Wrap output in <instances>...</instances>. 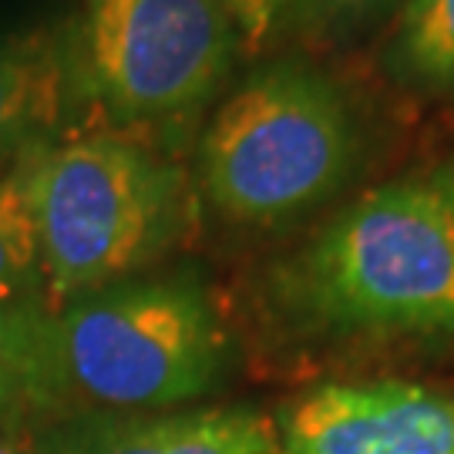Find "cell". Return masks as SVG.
Masks as SVG:
<instances>
[{
  "mask_svg": "<svg viewBox=\"0 0 454 454\" xmlns=\"http://www.w3.org/2000/svg\"><path fill=\"white\" fill-rule=\"evenodd\" d=\"M407 0H290L286 31L307 41L340 44L377 27L384 17L397 14Z\"/></svg>",
  "mask_w": 454,
  "mask_h": 454,
  "instance_id": "7c38bea8",
  "label": "cell"
},
{
  "mask_svg": "<svg viewBox=\"0 0 454 454\" xmlns=\"http://www.w3.org/2000/svg\"><path fill=\"white\" fill-rule=\"evenodd\" d=\"M88 108L67 27H0V179L34 152L61 142Z\"/></svg>",
  "mask_w": 454,
  "mask_h": 454,
  "instance_id": "ba28073f",
  "label": "cell"
},
{
  "mask_svg": "<svg viewBox=\"0 0 454 454\" xmlns=\"http://www.w3.org/2000/svg\"><path fill=\"white\" fill-rule=\"evenodd\" d=\"M67 34L84 105L118 129L185 125L243 51L212 0H82Z\"/></svg>",
  "mask_w": 454,
  "mask_h": 454,
  "instance_id": "5b68a950",
  "label": "cell"
},
{
  "mask_svg": "<svg viewBox=\"0 0 454 454\" xmlns=\"http://www.w3.org/2000/svg\"><path fill=\"white\" fill-rule=\"evenodd\" d=\"M387 78L421 95H454V0H407L384 51Z\"/></svg>",
  "mask_w": 454,
  "mask_h": 454,
  "instance_id": "30bf717a",
  "label": "cell"
},
{
  "mask_svg": "<svg viewBox=\"0 0 454 454\" xmlns=\"http://www.w3.org/2000/svg\"><path fill=\"white\" fill-rule=\"evenodd\" d=\"M11 179L31 215L51 307L155 270L192 219L185 168L125 131H74Z\"/></svg>",
  "mask_w": 454,
  "mask_h": 454,
  "instance_id": "7a4b0ae2",
  "label": "cell"
},
{
  "mask_svg": "<svg viewBox=\"0 0 454 454\" xmlns=\"http://www.w3.org/2000/svg\"><path fill=\"white\" fill-rule=\"evenodd\" d=\"M243 41V51H260L286 31V4L290 0H212Z\"/></svg>",
  "mask_w": 454,
  "mask_h": 454,
  "instance_id": "4fadbf2b",
  "label": "cell"
},
{
  "mask_svg": "<svg viewBox=\"0 0 454 454\" xmlns=\"http://www.w3.org/2000/svg\"><path fill=\"white\" fill-rule=\"evenodd\" d=\"M61 418L176 411L223 387L232 337L189 270L138 273L51 307Z\"/></svg>",
  "mask_w": 454,
  "mask_h": 454,
  "instance_id": "3957f363",
  "label": "cell"
},
{
  "mask_svg": "<svg viewBox=\"0 0 454 454\" xmlns=\"http://www.w3.org/2000/svg\"><path fill=\"white\" fill-rule=\"evenodd\" d=\"M438 182H441V189L448 192V199H451V206H454V165H451V168H444V172H441Z\"/></svg>",
  "mask_w": 454,
  "mask_h": 454,
  "instance_id": "9a60e30c",
  "label": "cell"
},
{
  "mask_svg": "<svg viewBox=\"0 0 454 454\" xmlns=\"http://www.w3.org/2000/svg\"><path fill=\"white\" fill-rule=\"evenodd\" d=\"M34 454H279L256 407L82 411L31 431Z\"/></svg>",
  "mask_w": 454,
  "mask_h": 454,
  "instance_id": "52a82bcc",
  "label": "cell"
},
{
  "mask_svg": "<svg viewBox=\"0 0 454 454\" xmlns=\"http://www.w3.org/2000/svg\"><path fill=\"white\" fill-rule=\"evenodd\" d=\"M273 303L324 337H454V206L438 179L371 189L273 273Z\"/></svg>",
  "mask_w": 454,
  "mask_h": 454,
  "instance_id": "6da1fadb",
  "label": "cell"
},
{
  "mask_svg": "<svg viewBox=\"0 0 454 454\" xmlns=\"http://www.w3.org/2000/svg\"><path fill=\"white\" fill-rule=\"evenodd\" d=\"M360 118L326 71L276 58L246 74L199 142V185L219 219L246 229L296 223L350 185Z\"/></svg>",
  "mask_w": 454,
  "mask_h": 454,
  "instance_id": "277c9868",
  "label": "cell"
},
{
  "mask_svg": "<svg viewBox=\"0 0 454 454\" xmlns=\"http://www.w3.org/2000/svg\"><path fill=\"white\" fill-rule=\"evenodd\" d=\"M279 454H454V394L407 380L303 390L279 411Z\"/></svg>",
  "mask_w": 454,
  "mask_h": 454,
  "instance_id": "8992f818",
  "label": "cell"
},
{
  "mask_svg": "<svg viewBox=\"0 0 454 454\" xmlns=\"http://www.w3.org/2000/svg\"><path fill=\"white\" fill-rule=\"evenodd\" d=\"M0 296L48 303L31 215L11 176L0 179Z\"/></svg>",
  "mask_w": 454,
  "mask_h": 454,
  "instance_id": "8fae6325",
  "label": "cell"
},
{
  "mask_svg": "<svg viewBox=\"0 0 454 454\" xmlns=\"http://www.w3.org/2000/svg\"><path fill=\"white\" fill-rule=\"evenodd\" d=\"M0 454H34L31 434H14V431H0Z\"/></svg>",
  "mask_w": 454,
  "mask_h": 454,
  "instance_id": "5bb4252c",
  "label": "cell"
},
{
  "mask_svg": "<svg viewBox=\"0 0 454 454\" xmlns=\"http://www.w3.org/2000/svg\"><path fill=\"white\" fill-rule=\"evenodd\" d=\"M58 418L51 303L0 296V431L31 434Z\"/></svg>",
  "mask_w": 454,
  "mask_h": 454,
  "instance_id": "9c48e42d",
  "label": "cell"
}]
</instances>
